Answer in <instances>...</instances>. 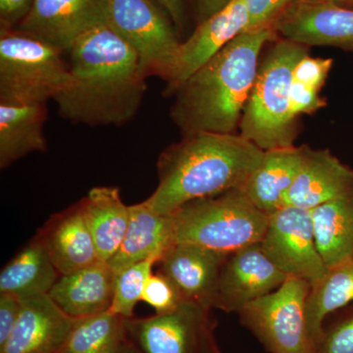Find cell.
Listing matches in <instances>:
<instances>
[{
  "label": "cell",
  "mask_w": 353,
  "mask_h": 353,
  "mask_svg": "<svg viewBox=\"0 0 353 353\" xmlns=\"http://www.w3.org/2000/svg\"><path fill=\"white\" fill-rule=\"evenodd\" d=\"M70 81L55 99L60 117L90 127H121L138 114L148 90L136 51L108 23L68 52Z\"/></svg>",
  "instance_id": "cell-1"
},
{
  "label": "cell",
  "mask_w": 353,
  "mask_h": 353,
  "mask_svg": "<svg viewBox=\"0 0 353 353\" xmlns=\"http://www.w3.org/2000/svg\"><path fill=\"white\" fill-rule=\"evenodd\" d=\"M276 37L273 30L241 32L168 95L169 115L182 136L236 132L262 50Z\"/></svg>",
  "instance_id": "cell-2"
},
{
  "label": "cell",
  "mask_w": 353,
  "mask_h": 353,
  "mask_svg": "<svg viewBox=\"0 0 353 353\" xmlns=\"http://www.w3.org/2000/svg\"><path fill=\"white\" fill-rule=\"evenodd\" d=\"M264 150L239 132H199L165 148L157 161L158 185L146 203L162 215L185 204L241 189Z\"/></svg>",
  "instance_id": "cell-3"
},
{
  "label": "cell",
  "mask_w": 353,
  "mask_h": 353,
  "mask_svg": "<svg viewBox=\"0 0 353 353\" xmlns=\"http://www.w3.org/2000/svg\"><path fill=\"white\" fill-rule=\"evenodd\" d=\"M307 54V46L281 39L260 61L239 131L264 152L294 146L299 125L290 102L292 74Z\"/></svg>",
  "instance_id": "cell-4"
},
{
  "label": "cell",
  "mask_w": 353,
  "mask_h": 353,
  "mask_svg": "<svg viewBox=\"0 0 353 353\" xmlns=\"http://www.w3.org/2000/svg\"><path fill=\"white\" fill-rule=\"evenodd\" d=\"M174 241L231 254L261 243L269 216L243 190H227L185 204L173 214Z\"/></svg>",
  "instance_id": "cell-5"
},
{
  "label": "cell",
  "mask_w": 353,
  "mask_h": 353,
  "mask_svg": "<svg viewBox=\"0 0 353 353\" xmlns=\"http://www.w3.org/2000/svg\"><path fill=\"white\" fill-rule=\"evenodd\" d=\"M65 53L55 46L19 31L0 34V102L48 103L61 94L70 81Z\"/></svg>",
  "instance_id": "cell-6"
},
{
  "label": "cell",
  "mask_w": 353,
  "mask_h": 353,
  "mask_svg": "<svg viewBox=\"0 0 353 353\" xmlns=\"http://www.w3.org/2000/svg\"><path fill=\"white\" fill-rule=\"evenodd\" d=\"M170 19L157 0H108V25L136 51L148 78L165 82L182 43Z\"/></svg>",
  "instance_id": "cell-7"
},
{
  "label": "cell",
  "mask_w": 353,
  "mask_h": 353,
  "mask_svg": "<svg viewBox=\"0 0 353 353\" xmlns=\"http://www.w3.org/2000/svg\"><path fill=\"white\" fill-rule=\"evenodd\" d=\"M311 285L288 277L284 284L238 313L240 321L270 353H315L306 320Z\"/></svg>",
  "instance_id": "cell-8"
},
{
  "label": "cell",
  "mask_w": 353,
  "mask_h": 353,
  "mask_svg": "<svg viewBox=\"0 0 353 353\" xmlns=\"http://www.w3.org/2000/svg\"><path fill=\"white\" fill-rule=\"evenodd\" d=\"M127 336L141 353H201L214 336L211 310L183 301L174 310L126 318Z\"/></svg>",
  "instance_id": "cell-9"
},
{
  "label": "cell",
  "mask_w": 353,
  "mask_h": 353,
  "mask_svg": "<svg viewBox=\"0 0 353 353\" xmlns=\"http://www.w3.org/2000/svg\"><path fill=\"white\" fill-rule=\"evenodd\" d=\"M260 243L288 277L303 279L313 285L328 268L318 250L310 210L288 205L269 215Z\"/></svg>",
  "instance_id": "cell-10"
},
{
  "label": "cell",
  "mask_w": 353,
  "mask_h": 353,
  "mask_svg": "<svg viewBox=\"0 0 353 353\" xmlns=\"http://www.w3.org/2000/svg\"><path fill=\"white\" fill-rule=\"evenodd\" d=\"M287 278L261 243L245 246L228 255L216 285L212 309L239 313L248 304L279 289Z\"/></svg>",
  "instance_id": "cell-11"
},
{
  "label": "cell",
  "mask_w": 353,
  "mask_h": 353,
  "mask_svg": "<svg viewBox=\"0 0 353 353\" xmlns=\"http://www.w3.org/2000/svg\"><path fill=\"white\" fill-rule=\"evenodd\" d=\"M103 23H108V0H32L15 29L66 54L79 39Z\"/></svg>",
  "instance_id": "cell-12"
},
{
  "label": "cell",
  "mask_w": 353,
  "mask_h": 353,
  "mask_svg": "<svg viewBox=\"0 0 353 353\" xmlns=\"http://www.w3.org/2000/svg\"><path fill=\"white\" fill-rule=\"evenodd\" d=\"M250 16L245 0H232L197 26L189 39L181 43L175 67L166 82L163 95H168L202 65L241 32L248 31Z\"/></svg>",
  "instance_id": "cell-13"
},
{
  "label": "cell",
  "mask_w": 353,
  "mask_h": 353,
  "mask_svg": "<svg viewBox=\"0 0 353 353\" xmlns=\"http://www.w3.org/2000/svg\"><path fill=\"white\" fill-rule=\"evenodd\" d=\"M274 31L304 46H333L353 51V9L328 3L290 4Z\"/></svg>",
  "instance_id": "cell-14"
},
{
  "label": "cell",
  "mask_w": 353,
  "mask_h": 353,
  "mask_svg": "<svg viewBox=\"0 0 353 353\" xmlns=\"http://www.w3.org/2000/svg\"><path fill=\"white\" fill-rule=\"evenodd\" d=\"M226 253L190 243H176L158 261V272L170 279L185 301L212 310L213 299Z\"/></svg>",
  "instance_id": "cell-15"
},
{
  "label": "cell",
  "mask_w": 353,
  "mask_h": 353,
  "mask_svg": "<svg viewBox=\"0 0 353 353\" xmlns=\"http://www.w3.org/2000/svg\"><path fill=\"white\" fill-rule=\"evenodd\" d=\"M48 294L22 301L19 318L0 353H57L76 322Z\"/></svg>",
  "instance_id": "cell-16"
},
{
  "label": "cell",
  "mask_w": 353,
  "mask_h": 353,
  "mask_svg": "<svg viewBox=\"0 0 353 353\" xmlns=\"http://www.w3.org/2000/svg\"><path fill=\"white\" fill-rule=\"evenodd\" d=\"M303 146L301 166L284 197V206L312 210L353 187V168L327 148Z\"/></svg>",
  "instance_id": "cell-17"
},
{
  "label": "cell",
  "mask_w": 353,
  "mask_h": 353,
  "mask_svg": "<svg viewBox=\"0 0 353 353\" xmlns=\"http://www.w3.org/2000/svg\"><path fill=\"white\" fill-rule=\"evenodd\" d=\"M37 234L60 275L99 261L82 199L51 216Z\"/></svg>",
  "instance_id": "cell-18"
},
{
  "label": "cell",
  "mask_w": 353,
  "mask_h": 353,
  "mask_svg": "<svg viewBox=\"0 0 353 353\" xmlns=\"http://www.w3.org/2000/svg\"><path fill=\"white\" fill-rule=\"evenodd\" d=\"M116 273L108 262L99 261L65 275H60L50 299L70 317L80 319L110 308Z\"/></svg>",
  "instance_id": "cell-19"
},
{
  "label": "cell",
  "mask_w": 353,
  "mask_h": 353,
  "mask_svg": "<svg viewBox=\"0 0 353 353\" xmlns=\"http://www.w3.org/2000/svg\"><path fill=\"white\" fill-rule=\"evenodd\" d=\"M175 245L172 215H162L145 201L130 205V222L119 250L108 262L116 274L146 259H161Z\"/></svg>",
  "instance_id": "cell-20"
},
{
  "label": "cell",
  "mask_w": 353,
  "mask_h": 353,
  "mask_svg": "<svg viewBox=\"0 0 353 353\" xmlns=\"http://www.w3.org/2000/svg\"><path fill=\"white\" fill-rule=\"evenodd\" d=\"M46 104L0 102V168L6 169L31 153L48 150L44 137Z\"/></svg>",
  "instance_id": "cell-21"
},
{
  "label": "cell",
  "mask_w": 353,
  "mask_h": 353,
  "mask_svg": "<svg viewBox=\"0 0 353 353\" xmlns=\"http://www.w3.org/2000/svg\"><path fill=\"white\" fill-rule=\"evenodd\" d=\"M303 158V146L265 150L263 158L241 190L265 214L283 208Z\"/></svg>",
  "instance_id": "cell-22"
},
{
  "label": "cell",
  "mask_w": 353,
  "mask_h": 353,
  "mask_svg": "<svg viewBox=\"0 0 353 353\" xmlns=\"http://www.w3.org/2000/svg\"><path fill=\"white\" fill-rule=\"evenodd\" d=\"M60 273L38 234L34 236L2 269L0 294L21 301L50 294Z\"/></svg>",
  "instance_id": "cell-23"
},
{
  "label": "cell",
  "mask_w": 353,
  "mask_h": 353,
  "mask_svg": "<svg viewBox=\"0 0 353 353\" xmlns=\"http://www.w3.org/2000/svg\"><path fill=\"white\" fill-rule=\"evenodd\" d=\"M99 260L109 262L119 250L130 222V205L119 188L95 187L82 199Z\"/></svg>",
  "instance_id": "cell-24"
},
{
  "label": "cell",
  "mask_w": 353,
  "mask_h": 353,
  "mask_svg": "<svg viewBox=\"0 0 353 353\" xmlns=\"http://www.w3.org/2000/svg\"><path fill=\"white\" fill-rule=\"evenodd\" d=\"M316 243L327 267L353 256V187L311 210Z\"/></svg>",
  "instance_id": "cell-25"
},
{
  "label": "cell",
  "mask_w": 353,
  "mask_h": 353,
  "mask_svg": "<svg viewBox=\"0 0 353 353\" xmlns=\"http://www.w3.org/2000/svg\"><path fill=\"white\" fill-rule=\"evenodd\" d=\"M353 303V256L329 266L306 301L309 336L316 348L327 318Z\"/></svg>",
  "instance_id": "cell-26"
},
{
  "label": "cell",
  "mask_w": 353,
  "mask_h": 353,
  "mask_svg": "<svg viewBox=\"0 0 353 353\" xmlns=\"http://www.w3.org/2000/svg\"><path fill=\"white\" fill-rule=\"evenodd\" d=\"M125 319L109 309L77 319L57 353H122L128 341Z\"/></svg>",
  "instance_id": "cell-27"
},
{
  "label": "cell",
  "mask_w": 353,
  "mask_h": 353,
  "mask_svg": "<svg viewBox=\"0 0 353 353\" xmlns=\"http://www.w3.org/2000/svg\"><path fill=\"white\" fill-rule=\"evenodd\" d=\"M332 66L331 58L311 57L309 54L296 64L290 92L292 113L294 117L299 118L303 114L310 115L326 106V101L320 97V92Z\"/></svg>",
  "instance_id": "cell-28"
},
{
  "label": "cell",
  "mask_w": 353,
  "mask_h": 353,
  "mask_svg": "<svg viewBox=\"0 0 353 353\" xmlns=\"http://www.w3.org/2000/svg\"><path fill=\"white\" fill-rule=\"evenodd\" d=\"M158 261L159 259L152 257L116 274L113 301L109 310L124 318L134 317V307L141 301L146 283Z\"/></svg>",
  "instance_id": "cell-29"
},
{
  "label": "cell",
  "mask_w": 353,
  "mask_h": 353,
  "mask_svg": "<svg viewBox=\"0 0 353 353\" xmlns=\"http://www.w3.org/2000/svg\"><path fill=\"white\" fill-rule=\"evenodd\" d=\"M341 310L333 322L323 327L315 353H353V303Z\"/></svg>",
  "instance_id": "cell-30"
},
{
  "label": "cell",
  "mask_w": 353,
  "mask_h": 353,
  "mask_svg": "<svg viewBox=\"0 0 353 353\" xmlns=\"http://www.w3.org/2000/svg\"><path fill=\"white\" fill-rule=\"evenodd\" d=\"M185 301L176 285L163 274L157 271L148 279L141 301L148 304L155 313L174 310Z\"/></svg>",
  "instance_id": "cell-31"
},
{
  "label": "cell",
  "mask_w": 353,
  "mask_h": 353,
  "mask_svg": "<svg viewBox=\"0 0 353 353\" xmlns=\"http://www.w3.org/2000/svg\"><path fill=\"white\" fill-rule=\"evenodd\" d=\"M245 2L250 16L248 31H274V26L285 12L292 0H245Z\"/></svg>",
  "instance_id": "cell-32"
},
{
  "label": "cell",
  "mask_w": 353,
  "mask_h": 353,
  "mask_svg": "<svg viewBox=\"0 0 353 353\" xmlns=\"http://www.w3.org/2000/svg\"><path fill=\"white\" fill-rule=\"evenodd\" d=\"M22 301L9 294H0V347L8 340L19 318Z\"/></svg>",
  "instance_id": "cell-33"
},
{
  "label": "cell",
  "mask_w": 353,
  "mask_h": 353,
  "mask_svg": "<svg viewBox=\"0 0 353 353\" xmlns=\"http://www.w3.org/2000/svg\"><path fill=\"white\" fill-rule=\"evenodd\" d=\"M32 0H0L2 29H15L31 8Z\"/></svg>",
  "instance_id": "cell-34"
},
{
  "label": "cell",
  "mask_w": 353,
  "mask_h": 353,
  "mask_svg": "<svg viewBox=\"0 0 353 353\" xmlns=\"http://www.w3.org/2000/svg\"><path fill=\"white\" fill-rule=\"evenodd\" d=\"M160 6L170 16L172 22L178 27H182L185 23V4L183 0H157Z\"/></svg>",
  "instance_id": "cell-35"
},
{
  "label": "cell",
  "mask_w": 353,
  "mask_h": 353,
  "mask_svg": "<svg viewBox=\"0 0 353 353\" xmlns=\"http://www.w3.org/2000/svg\"><path fill=\"white\" fill-rule=\"evenodd\" d=\"M194 1H196L197 10L201 18V22H202L224 8L232 0H194Z\"/></svg>",
  "instance_id": "cell-36"
},
{
  "label": "cell",
  "mask_w": 353,
  "mask_h": 353,
  "mask_svg": "<svg viewBox=\"0 0 353 353\" xmlns=\"http://www.w3.org/2000/svg\"><path fill=\"white\" fill-rule=\"evenodd\" d=\"M201 353H222L220 352L219 347H218L214 336L209 339Z\"/></svg>",
  "instance_id": "cell-37"
},
{
  "label": "cell",
  "mask_w": 353,
  "mask_h": 353,
  "mask_svg": "<svg viewBox=\"0 0 353 353\" xmlns=\"http://www.w3.org/2000/svg\"><path fill=\"white\" fill-rule=\"evenodd\" d=\"M330 2L343 8L353 9V0H331Z\"/></svg>",
  "instance_id": "cell-38"
},
{
  "label": "cell",
  "mask_w": 353,
  "mask_h": 353,
  "mask_svg": "<svg viewBox=\"0 0 353 353\" xmlns=\"http://www.w3.org/2000/svg\"><path fill=\"white\" fill-rule=\"evenodd\" d=\"M122 353H141L138 350V347L132 343V341H129L128 339L126 345H125L124 350H123Z\"/></svg>",
  "instance_id": "cell-39"
},
{
  "label": "cell",
  "mask_w": 353,
  "mask_h": 353,
  "mask_svg": "<svg viewBox=\"0 0 353 353\" xmlns=\"http://www.w3.org/2000/svg\"><path fill=\"white\" fill-rule=\"evenodd\" d=\"M331 0H292L290 4L296 3H308V4H316V3H328Z\"/></svg>",
  "instance_id": "cell-40"
}]
</instances>
